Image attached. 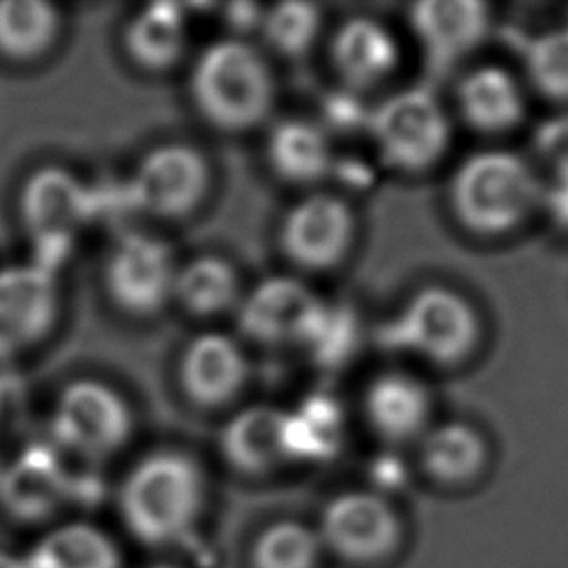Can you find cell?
<instances>
[{
    "instance_id": "cell-1",
    "label": "cell",
    "mask_w": 568,
    "mask_h": 568,
    "mask_svg": "<svg viewBox=\"0 0 568 568\" xmlns=\"http://www.w3.org/2000/svg\"><path fill=\"white\" fill-rule=\"evenodd\" d=\"M200 466L175 450L140 459L120 486V515L129 532L149 544L166 546L186 537L204 508Z\"/></svg>"
},
{
    "instance_id": "cell-2",
    "label": "cell",
    "mask_w": 568,
    "mask_h": 568,
    "mask_svg": "<svg viewBox=\"0 0 568 568\" xmlns=\"http://www.w3.org/2000/svg\"><path fill=\"white\" fill-rule=\"evenodd\" d=\"M275 95L266 60L248 42L226 38L209 44L191 71V98L217 129L244 131L260 124Z\"/></svg>"
},
{
    "instance_id": "cell-3",
    "label": "cell",
    "mask_w": 568,
    "mask_h": 568,
    "mask_svg": "<svg viewBox=\"0 0 568 568\" xmlns=\"http://www.w3.org/2000/svg\"><path fill=\"white\" fill-rule=\"evenodd\" d=\"M541 200V186L524 158L510 151L468 155L450 180V206L457 220L481 235L519 226Z\"/></svg>"
},
{
    "instance_id": "cell-4",
    "label": "cell",
    "mask_w": 568,
    "mask_h": 568,
    "mask_svg": "<svg viewBox=\"0 0 568 568\" xmlns=\"http://www.w3.org/2000/svg\"><path fill=\"white\" fill-rule=\"evenodd\" d=\"M388 337L426 362L450 366L470 355L479 320L466 297L446 286L417 291L388 328Z\"/></svg>"
},
{
    "instance_id": "cell-5",
    "label": "cell",
    "mask_w": 568,
    "mask_h": 568,
    "mask_svg": "<svg viewBox=\"0 0 568 568\" xmlns=\"http://www.w3.org/2000/svg\"><path fill=\"white\" fill-rule=\"evenodd\" d=\"M371 135L386 164L404 173H419L446 153L450 122L444 106L428 91L406 89L375 109Z\"/></svg>"
},
{
    "instance_id": "cell-6",
    "label": "cell",
    "mask_w": 568,
    "mask_h": 568,
    "mask_svg": "<svg viewBox=\"0 0 568 568\" xmlns=\"http://www.w3.org/2000/svg\"><path fill=\"white\" fill-rule=\"evenodd\" d=\"M133 428L126 402L95 379L71 382L51 413L55 442L87 459H104L120 450Z\"/></svg>"
},
{
    "instance_id": "cell-7",
    "label": "cell",
    "mask_w": 568,
    "mask_h": 568,
    "mask_svg": "<svg viewBox=\"0 0 568 568\" xmlns=\"http://www.w3.org/2000/svg\"><path fill=\"white\" fill-rule=\"evenodd\" d=\"M317 535L322 546L348 564H375L393 555L402 541L397 510L377 493L348 490L322 510Z\"/></svg>"
},
{
    "instance_id": "cell-8",
    "label": "cell",
    "mask_w": 568,
    "mask_h": 568,
    "mask_svg": "<svg viewBox=\"0 0 568 568\" xmlns=\"http://www.w3.org/2000/svg\"><path fill=\"white\" fill-rule=\"evenodd\" d=\"M178 264L171 248L151 235H124L109 253L104 282L113 302L131 315H151L173 297Z\"/></svg>"
},
{
    "instance_id": "cell-9",
    "label": "cell",
    "mask_w": 568,
    "mask_h": 568,
    "mask_svg": "<svg viewBox=\"0 0 568 568\" xmlns=\"http://www.w3.org/2000/svg\"><path fill=\"white\" fill-rule=\"evenodd\" d=\"M209 189L206 160L189 144H160L135 166L133 202L158 217H182L200 206Z\"/></svg>"
},
{
    "instance_id": "cell-10",
    "label": "cell",
    "mask_w": 568,
    "mask_h": 568,
    "mask_svg": "<svg viewBox=\"0 0 568 568\" xmlns=\"http://www.w3.org/2000/svg\"><path fill=\"white\" fill-rule=\"evenodd\" d=\"M355 220L348 204L331 193H311L295 202L282 220L280 244L302 268L324 271L344 260L353 242Z\"/></svg>"
},
{
    "instance_id": "cell-11",
    "label": "cell",
    "mask_w": 568,
    "mask_h": 568,
    "mask_svg": "<svg viewBox=\"0 0 568 568\" xmlns=\"http://www.w3.org/2000/svg\"><path fill=\"white\" fill-rule=\"evenodd\" d=\"M58 311V284L47 268H0V359L36 346L51 331Z\"/></svg>"
},
{
    "instance_id": "cell-12",
    "label": "cell",
    "mask_w": 568,
    "mask_h": 568,
    "mask_svg": "<svg viewBox=\"0 0 568 568\" xmlns=\"http://www.w3.org/2000/svg\"><path fill=\"white\" fill-rule=\"evenodd\" d=\"M326 306L302 282L271 277L242 304V328L264 344H311Z\"/></svg>"
},
{
    "instance_id": "cell-13",
    "label": "cell",
    "mask_w": 568,
    "mask_h": 568,
    "mask_svg": "<svg viewBox=\"0 0 568 568\" xmlns=\"http://www.w3.org/2000/svg\"><path fill=\"white\" fill-rule=\"evenodd\" d=\"M91 213L87 186L67 169L42 166L20 193V217L27 233L42 244L69 240Z\"/></svg>"
},
{
    "instance_id": "cell-14",
    "label": "cell",
    "mask_w": 568,
    "mask_h": 568,
    "mask_svg": "<svg viewBox=\"0 0 568 568\" xmlns=\"http://www.w3.org/2000/svg\"><path fill=\"white\" fill-rule=\"evenodd\" d=\"M246 357L224 333L197 335L180 362L184 393L200 406H220L235 397L246 379Z\"/></svg>"
},
{
    "instance_id": "cell-15",
    "label": "cell",
    "mask_w": 568,
    "mask_h": 568,
    "mask_svg": "<svg viewBox=\"0 0 568 568\" xmlns=\"http://www.w3.org/2000/svg\"><path fill=\"white\" fill-rule=\"evenodd\" d=\"M364 413L373 430L386 442H410L428 430L430 395L417 377L388 371L368 384Z\"/></svg>"
},
{
    "instance_id": "cell-16",
    "label": "cell",
    "mask_w": 568,
    "mask_h": 568,
    "mask_svg": "<svg viewBox=\"0 0 568 568\" xmlns=\"http://www.w3.org/2000/svg\"><path fill=\"white\" fill-rule=\"evenodd\" d=\"M222 453L237 470L262 475L288 455V413L273 406L240 410L222 430Z\"/></svg>"
},
{
    "instance_id": "cell-17",
    "label": "cell",
    "mask_w": 568,
    "mask_h": 568,
    "mask_svg": "<svg viewBox=\"0 0 568 568\" xmlns=\"http://www.w3.org/2000/svg\"><path fill=\"white\" fill-rule=\"evenodd\" d=\"M331 58L337 73L348 84L373 87L395 71L399 62V47L379 20L355 16L335 31Z\"/></svg>"
},
{
    "instance_id": "cell-18",
    "label": "cell",
    "mask_w": 568,
    "mask_h": 568,
    "mask_svg": "<svg viewBox=\"0 0 568 568\" xmlns=\"http://www.w3.org/2000/svg\"><path fill=\"white\" fill-rule=\"evenodd\" d=\"M410 24L430 55L455 60L481 42L488 9L475 0H426L410 9Z\"/></svg>"
},
{
    "instance_id": "cell-19",
    "label": "cell",
    "mask_w": 568,
    "mask_h": 568,
    "mask_svg": "<svg viewBox=\"0 0 568 568\" xmlns=\"http://www.w3.org/2000/svg\"><path fill=\"white\" fill-rule=\"evenodd\" d=\"M419 462L433 481L464 486L481 475L488 446L477 428L464 422H444L422 435Z\"/></svg>"
},
{
    "instance_id": "cell-20",
    "label": "cell",
    "mask_w": 568,
    "mask_h": 568,
    "mask_svg": "<svg viewBox=\"0 0 568 568\" xmlns=\"http://www.w3.org/2000/svg\"><path fill=\"white\" fill-rule=\"evenodd\" d=\"M457 104L464 120L484 133L508 131L524 115L521 87L501 67H479L470 71L459 82Z\"/></svg>"
},
{
    "instance_id": "cell-21",
    "label": "cell",
    "mask_w": 568,
    "mask_h": 568,
    "mask_svg": "<svg viewBox=\"0 0 568 568\" xmlns=\"http://www.w3.org/2000/svg\"><path fill=\"white\" fill-rule=\"evenodd\" d=\"M24 561L29 568H122L115 541L87 521L51 528L24 552Z\"/></svg>"
},
{
    "instance_id": "cell-22",
    "label": "cell",
    "mask_w": 568,
    "mask_h": 568,
    "mask_svg": "<svg viewBox=\"0 0 568 568\" xmlns=\"http://www.w3.org/2000/svg\"><path fill=\"white\" fill-rule=\"evenodd\" d=\"M186 44V18L180 4L155 2L138 11L124 31L131 60L149 71L173 67Z\"/></svg>"
},
{
    "instance_id": "cell-23",
    "label": "cell",
    "mask_w": 568,
    "mask_h": 568,
    "mask_svg": "<svg viewBox=\"0 0 568 568\" xmlns=\"http://www.w3.org/2000/svg\"><path fill=\"white\" fill-rule=\"evenodd\" d=\"M266 155L273 171L295 184H308L328 173L331 144L324 131L308 120H282L273 126Z\"/></svg>"
},
{
    "instance_id": "cell-24",
    "label": "cell",
    "mask_w": 568,
    "mask_h": 568,
    "mask_svg": "<svg viewBox=\"0 0 568 568\" xmlns=\"http://www.w3.org/2000/svg\"><path fill=\"white\" fill-rule=\"evenodd\" d=\"M60 31L58 9L42 0H0V55L27 62L40 58Z\"/></svg>"
},
{
    "instance_id": "cell-25",
    "label": "cell",
    "mask_w": 568,
    "mask_h": 568,
    "mask_svg": "<svg viewBox=\"0 0 568 568\" xmlns=\"http://www.w3.org/2000/svg\"><path fill=\"white\" fill-rule=\"evenodd\" d=\"M240 284L233 266L220 257H195L178 266L173 297L195 315H215L233 306Z\"/></svg>"
},
{
    "instance_id": "cell-26",
    "label": "cell",
    "mask_w": 568,
    "mask_h": 568,
    "mask_svg": "<svg viewBox=\"0 0 568 568\" xmlns=\"http://www.w3.org/2000/svg\"><path fill=\"white\" fill-rule=\"evenodd\" d=\"M324 546L317 530L302 521L280 519L266 526L253 548V568H315Z\"/></svg>"
},
{
    "instance_id": "cell-27",
    "label": "cell",
    "mask_w": 568,
    "mask_h": 568,
    "mask_svg": "<svg viewBox=\"0 0 568 568\" xmlns=\"http://www.w3.org/2000/svg\"><path fill=\"white\" fill-rule=\"evenodd\" d=\"M60 477L49 462L33 455L18 459L0 479V497L18 517H38L60 497Z\"/></svg>"
},
{
    "instance_id": "cell-28",
    "label": "cell",
    "mask_w": 568,
    "mask_h": 568,
    "mask_svg": "<svg viewBox=\"0 0 568 568\" xmlns=\"http://www.w3.org/2000/svg\"><path fill=\"white\" fill-rule=\"evenodd\" d=\"M320 9L308 2H280L262 13L260 27L266 42L284 55L304 53L317 38Z\"/></svg>"
},
{
    "instance_id": "cell-29",
    "label": "cell",
    "mask_w": 568,
    "mask_h": 568,
    "mask_svg": "<svg viewBox=\"0 0 568 568\" xmlns=\"http://www.w3.org/2000/svg\"><path fill=\"white\" fill-rule=\"evenodd\" d=\"M526 69L544 95L568 100V27L541 33L526 53Z\"/></svg>"
},
{
    "instance_id": "cell-30",
    "label": "cell",
    "mask_w": 568,
    "mask_h": 568,
    "mask_svg": "<svg viewBox=\"0 0 568 568\" xmlns=\"http://www.w3.org/2000/svg\"><path fill=\"white\" fill-rule=\"evenodd\" d=\"M535 151L555 171L568 169V113L541 122L535 131Z\"/></svg>"
},
{
    "instance_id": "cell-31",
    "label": "cell",
    "mask_w": 568,
    "mask_h": 568,
    "mask_svg": "<svg viewBox=\"0 0 568 568\" xmlns=\"http://www.w3.org/2000/svg\"><path fill=\"white\" fill-rule=\"evenodd\" d=\"M544 197V206L548 211V215L552 217V222L568 231V169H559L555 171L550 184L544 189L541 193Z\"/></svg>"
},
{
    "instance_id": "cell-32",
    "label": "cell",
    "mask_w": 568,
    "mask_h": 568,
    "mask_svg": "<svg viewBox=\"0 0 568 568\" xmlns=\"http://www.w3.org/2000/svg\"><path fill=\"white\" fill-rule=\"evenodd\" d=\"M0 568H29L24 561V555H13L7 550H0Z\"/></svg>"
},
{
    "instance_id": "cell-33",
    "label": "cell",
    "mask_w": 568,
    "mask_h": 568,
    "mask_svg": "<svg viewBox=\"0 0 568 568\" xmlns=\"http://www.w3.org/2000/svg\"><path fill=\"white\" fill-rule=\"evenodd\" d=\"M146 568H180V566H173V564H153V566H146Z\"/></svg>"
}]
</instances>
